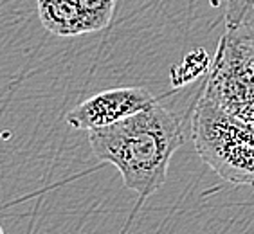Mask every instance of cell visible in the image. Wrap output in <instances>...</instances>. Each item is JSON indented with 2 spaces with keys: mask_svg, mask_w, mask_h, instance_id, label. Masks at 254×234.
<instances>
[{
  "mask_svg": "<svg viewBox=\"0 0 254 234\" xmlns=\"http://www.w3.org/2000/svg\"><path fill=\"white\" fill-rule=\"evenodd\" d=\"M87 135L96 159L114 164L123 184L141 196L164 185L171 157L186 141L181 121L159 101Z\"/></svg>",
  "mask_w": 254,
  "mask_h": 234,
  "instance_id": "cell-1",
  "label": "cell"
},
{
  "mask_svg": "<svg viewBox=\"0 0 254 234\" xmlns=\"http://www.w3.org/2000/svg\"><path fill=\"white\" fill-rule=\"evenodd\" d=\"M191 139L202 161L225 182L254 187V124L202 90L191 114Z\"/></svg>",
  "mask_w": 254,
  "mask_h": 234,
  "instance_id": "cell-2",
  "label": "cell"
},
{
  "mask_svg": "<svg viewBox=\"0 0 254 234\" xmlns=\"http://www.w3.org/2000/svg\"><path fill=\"white\" fill-rule=\"evenodd\" d=\"M202 90L227 112L254 124V31L227 29Z\"/></svg>",
  "mask_w": 254,
  "mask_h": 234,
  "instance_id": "cell-3",
  "label": "cell"
},
{
  "mask_svg": "<svg viewBox=\"0 0 254 234\" xmlns=\"http://www.w3.org/2000/svg\"><path fill=\"white\" fill-rule=\"evenodd\" d=\"M157 103L148 88L121 87L110 88L85 99L67 114V122L74 130H98L110 126Z\"/></svg>",
  "mask_w": 254,
  "mask_h": 234,
  "instance_id": "cell-4",
  "label": "cell"
},
{
  "mask_svg": "<svg viewBox=\"0 0 254 234\" xmlns=\"http://www.w3.org/2000/svg\"><path fill=\"white\" fill-rule=\"evenodd\" d=\"M38 15L47 31L56 36H79L87 34L83 9L79 0H36Z\"/></svg>",
  "mask_w": 254,
  "mask_h": 234,
  "instance_id": "cell-5",
  "label": "cell"
},
{
  "mask_svg": "<svg viewBox=\"0 0 254 234\" xmlns=\"http://www.w3.org/2000/svg\"><path fill=\"white\" fill-rule=\"evenodd\" d=\"M209 56L204 49H195L191 51L190 54L184 56L181 63L175 65V67L170 70L171 76V85L175 88H181L184 85L195 81L202 76V74L207 72L209 68Z\"/></svg>",
  "mask_w": 254,
  "mask_h": 234,
  "instance_id": "cell-6",
  "label": "cell"
},
{
  "mask_svg": "<svg viewBox=\"0 0 254 234\" xmlns=\"http://www.w3.org/2000/svg\"><path fill=\"white\" fill-rule=\"evenodd\" d=\"M116 2L118 0H79L88 33L101 31L110 25L116 13Z\"/></svg>",
  "mask_w": 254,
  "mask_h": 234,
  "instance_id": "cell-7",
  "label": "cell"
},
{
  "mask_svg": "<svg viewBox=\"0 0 254 234\" xmlns=\"http://www.w3.org/2000/svg\"><path fill=\"white\" fill-rule=\"evenodd\" d=\"M227 29L254 31V0H225Z\"/></svg>",
  "mask_w": 254,
  "mask_h": 234,
  "instance_id": "cell-8",
  "label": "cell"
},
{
  "mask_svg": "<svg viewBox=\"0 0 254 234\" xmlns=\"http://www.w3.org/2000/svg\"><path fill=\"white\" fill-rule=\"evenodd\" d=\"M0 234H5V233H4V229H2V231H0Z\"/></svg>",
  "mask_w": 254,
  "mask_h": 234,
  "instance_id": "cell-9",
  "label": "cell"
}]
</instances>
